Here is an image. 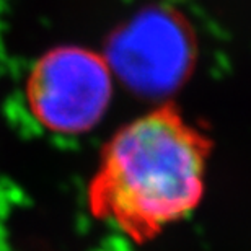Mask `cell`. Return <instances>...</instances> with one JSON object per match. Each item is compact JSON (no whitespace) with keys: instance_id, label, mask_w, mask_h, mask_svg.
I'll return each mask as SVG.
<instances>
[{"instance_id":"7a4b0ae2","label":"cell","mask_w":251,"mask_h":251,"mask_svg":"<svg viewBox=\"0 0 251 251\" xmlns=\"http://www.w3.org/2000/svg\"><path fill=\"white\" fill-rule=\"evenodd\" d=\"M111 97L113 70L108 59L77 46L43 54L25 83L29 114L41 127L59 135L93 129L106 114Z\"/></svg>"},{"instance_id":"3957f363","label":"cell","mask_w":251,"mask_h":251,"mask_svg":"<svg viewBox=\"0 0 251 251\" xmlns=\"http://www.w3.org/2000/svg\"><path fill=\"white\" fill-rule=\"evenodd\" d=\"M193 62L188 31L176 18L153 13L134 22L113 44L109 67L134 92L160 97L173 92Z\"/></svg>"},{"instance_id":"6da1fadb","label":"cell","mask_w":251,"mask_h":251,"mask_svg":"<svg viewBox=\"0 0 251 251\" xmlns=\"http://www.w3.org/2000/svg\"><path fill=\"white\" fill-rule=\"evenodd\" d=\"M210 140L173 106L127 123L108 140L87 186L90 214L145 243L196 210Z\"/></svg>"}]
</instances>
